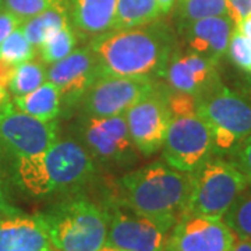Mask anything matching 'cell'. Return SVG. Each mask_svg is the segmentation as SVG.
<instances>
[{"label": "cell", "mask_w": 251, "mask_h": 251, "mask_svg": "<svg viewBox=\"0 0 251 251\" xmlns=\"http://www.w3.org/2000/svg\"><path fill=\"white\" fill-rule=\"evenodd\" d=\"M176 39L165 21L140 27L112 29L91 39L88 46L100 77H165Z\"/></svg>", "instance_id": "6da1fadb"}, {"label": "cell", "mask_w": 251, "mask_h": 251, "mask_svg": "<svg viewBox=\"0 0 251 251\" xmlns=\"http://www.w3.org/2000/svg\"><path fill=\"white\" fill-rule=\"evenodd\" d=\"M7 172L21 193L45 200L82 191L95 177L97 162L78 140L56 138L45 152L18 159Z\"/></svg>", "instance_id": "7a4b0ae2"}, {"label": "cell", "mask_w": 251, "mask_h": 251, "mask_svg": "<svg viewBox=\"0 0 251 251\" xmlns=\"http://www.w3.org/2000/svg\"><path fill=\"white\" fill-rule=\"evenodd\" d=\"M190 190L191 173L156 161L122 176L119 194L113 198L135 214L172 230L186 212Z\"/></svg>", "instance_id": "3957f363"}, {"label": "cell", "mask_w": 251, "mask_h": 251, "mask_svg": "<svg viewBox=\"0 0 251 251\" xmlns=\"http://www.w3.org/2000/svg\"><path fill=\"white\" fill-rule=\"evenodd\" d=\"M36 215L45 225L56 251H98L106 244V206L81 191L57 197Z\"/></svg>", "instance_id": "277c9868"}, {"label": "cell", "mask_w": 251, "mask_h": 251, "mask_svg": "<svg viewBox=\"0 0 251 251\" xmlns=\"http://www.w3.org/2000/svg\"><path fill=\"white\" fill-rule=\"evenodd\" d=\"M247 186L249 180L234 163L214 155L191 172V190L184 214L222 219Z\"/></svg>", "instance_id": "5b68a950"}, {"label": "cell", "mask_w": 251, "mask_h": 251, "mask_svg": "<svg viewBox=\"0 0 251 251\" xmlns=\"http://www.w3.org/2000/svg\"><path fill=\"white\" fill-rule=\"evenodd\" d=\"M197 113L211 130L215 155L227 156L251 134V102L222 82L197 98Z\"/></svg>", "instance_id": "8992f818"}, {"label": "cell", "mask_w": 251, "mask_h": 251, "mask_svg": "<svg viewBox=\"0 0 251 251\" xmlns=\"http://www.w3.org/2000/svg\"><path fill=\"white\" fill-rule=\"evenodd\" d=\"M75 131L94 161L103 166L128 168L140 158L128 131L126 115L99 117L82 115L75 123Z\"/></svg>", "instance_id": "52a82bcc"}, {"label": "cell", "mask_w": 251, "mask_h": 251, "mask_svg": "<svg viewBox=\"0 0 251 251\" xmlns=\"http://www.w3.org/2000/svg\"><path fill=\"white\" fill-rule=\"evenodd\" d=\"M57 123L42 122L18 110L10 100L0 108V165L45 152L56 141Z\"/></svg>", "instance_id": "ba28073f"}, {"label": "cell", "mask_w": 251, "mask_h": 251, "mask_svg": "<svg viewBox=\"0 0 251 251\" xmlns=\"http://www.w3.org/2000/svg\"><path fill=\"white\" fill-rule=\"evenodd\" d=\"M162 153L166 163L187 173L215 155L211 130L197 110L172 115Z\"/></svg>", "instance_id": "9c48e42d"}, {"label": "cell", "mask_w": 251, "mask_h": 251, "mask_svg": "<svg viewBox=\"0 0 251 251\" xmlns=\"http://www.w3.org/2000/svg\"><path fill=\"white\" fill-rule=\"evenodd\" d=\"M159 84L150 77H100L81 99L82 115L110 117L126 115Z\"/></svg>", "instance_id": "30bf717a"}, {"label": "cell", "mask_w": 251, "mask_h": 251, "mask_svg": "<svg viewBox=\"0 0 251 251\" xmlns=\"http://www.w3.org/2000/svg\"><path fill=\"white\" fill-rule=\"evenodd\" d=\"M109 226L106 246L127 251H166L171 230L135 214L115 198L105 202Z\"/></svg>", "instance_id": "8fae6325"}, {"label": "cell", "mask_w": 251, "mask_h": 251, "mask_svg": "<svg viewBox=\"0 0 251 251\" xmlns=\"http://www.w3.org/2000/svg\"><path fill=\"white\" fill-rule=\"evenodd\" d=\"M99 78L98 63L88 45L74 49L59 62L49 64L46 80L57 87L60 92L62 112L70 116L80 106L81 99Z\"/></svg>", "instance_id": "7c38bea8"}, {"label": "cell", "mask_w": 251, "mask_h": 251, "mask_svg": "<svg viewBox=\"0 0 251 251\" xmlns=\"http://www.w3.org/2000/svg\"><path fill=\"white\" fill-rule=\"evenodd\" d=\"M171 119L166 90L161 85L126 112L128 131L140 153L150 156L161 150Z\"/></svg>", "instance_id": "4fadbf2b"}, {"label": "cell", "mask_w": 251, "mask_h": 251, "mask_svg": "<svg viewBox=\"0 0 251 251\" xmlns=\"http://www.w3.org/2000/svg\"><path fill=\"white\" fill-rule=\"evenodd\" d=\"M236 234L224 219L184 214L172 227L166 250L230 251Z\"/></svg>", "instance_id": "5bb4252c"}, {"label": "cell", "mask_w": 251, "mask_h": 251, "mask_svg": "<svg viewBox=\"0 0 251 251\" xmlns=\"http://www.w3.org/2000/svg\"><path fill=\"white\" fill-rule=\"evenodd\" d=\"M165 78L169 90L190 94L196 98L221 84L216 64L191 52L172 54Z\"/></svg>", "instance_id": "9a60e30c"}, {"label": "cell", "mask_w": 251, "mask_h": 251, "mask_svg": "<svg viewBox=\"0 0 251 251\" xmlns=\"http://www.w3.org/2000/svg\"><path fill=\"white\" fill-rule=\"evenodd\" d=\"M234 25L230 16H216L188 23L179 28L187 52L197 53L218 64L227 52Z\"/></svg>", "instance_id": "2e32d148"}, {"label": "cell", "mask_w": 251, "mask_h": 251, "mask_svg": "<svg viewBox=\"0 0 251 251\" xmlns=\"http://www.w3.org/2000/svg\"><path fill=\"white\" fill-rule=\"evenodd\" d=\"M0 251H54L45 225L23 211L0 218Z\"/></svg>", "instance_id": "e0dca14e"}, {"label": "cell", "mask_w": 251, "mask_h": 251, "mask_svg": "<svg viewBox=\"0 0 251 251\" xmlns=\"http://www.w3.org/2000/svg\"><path fill=\"white\" fill-rule=\"evenodd\" d=\"M117 0H66L77 36L94 39L112 31Z\"/></svg>", "instance_id": "ac0fdd59"}, {"label": "cell", "mask_w": 251, "mask_h": 251, "mask_svg": "<svg viewBox=\"0 0 251 251\" xmlns=\"http://www.w3.org/2000/svg\"><path fill=\"white\" fill-rule=\"evenodd\" d=\"M13 105L29 116L42 122H52L62 112L60 92L50 81H45L39 88L23 97H14Z\"/></svg>", "instance_id": "d6986e66"}, {"label": "cell", "mask_w": 251, "mask_h": 251, "mask_svg": "<svg viewBox=\"0 0 251 251\" xmlns=\"http://www.w3.org/2000/svg\"><path fill=\"white\" fill-rule=\"evenodd\" d=\"M67 24H70V18L66 0H57L52 7L45 10L44 13L25 20L21 25V29L28 42L38 52V49L49 36Z\"/></svg>", "instance_id": "ffe728a7"}, {"label": "cell", "mask_w": 251, "mask_h": 251, "mask_svg": "<svg viewBox=\"0 0 251 251\" xmlns=\"http://www.w3.org/2000/svg\"><path fill=\"white\" fill-rule=\"evenodd\" d=\"M162 14L158 0H117L112 29L145 25L159 20Z\"/></svg>", "instance_id": "44dd1931"}, {"label": "cell", "mask_w": 251, "mask_h": 251, "mask_svg": "<svg viewBox=\"0 0 251 251\" xmlns=\"http://www.w3.org/2000/svg\"><path fill=\"white\" fill-rule=\"evenodd\" d=\"M216 16H229L227 0H179L177 1V28L188 23Z\"/></svg>", "instance_id": "7402d4cb"}, {"label": "cell", "mask_w": 251, "mask_h": 251, "mask_svg": "<svg viewBox=\"0 0 251 251\" xmlns=\"http://www.w3.org/2000/svg\"><path fill=\"white\" fill-rule=\"evenodd\" d=\"M46 81V67L42 60H28L16 66L9 90L14 97H23L39 88Z\"/></svg>", "instance_id": "603a6c76"}, {"label": "cell", "mask_w": 251, "mask_h": 251, "mask_svg": "<svg viewBox=\"0 0 251 251\" xmlns=\"http://www.w3.org/2000/svg\"><path fill=\"white\" fill-rule=\"evenodd\" d=\"M78 36L72 24H67L59 31L53 32L38 49V54L45 64H53L64 59L75 49Z\"/></svg>", "instance_id": "cb8c5ba5"}, {"label": "cell", "mask_w": 251, "mask_h": 251, "mask_svg": "<svg viewBox=\"0 0 251 251\" xmlns=\"http://www.w3.org/2000/svg\"><path fill=\"white\" fill-rule=\"evenodd\" d=\"M224 222L240 239H251V184L243 190L224 215Z\"/></svg>", "instance_id": "d4e9b609"}, {"label": "cell", "mask_w": 251, "mask_h": 251, "mask_svg": "<svg viewBox=\"0 0 251 251\" xmlns=\"http://www.w3.org/2000/svg\"><path fill=\"white\" fill-rule=\"evenodd\" d=\"M36 53L35 48L28 42L21 27L14 29L0 45V59L16 66L35 59Z\"/></svg>", "instance_id": "484cf974"}, {"label": "cell", "mask_w": 251, "mask_h": 251, "mask_svg": "<svg viewBox=\"0 0 251 251\" xmlns=\"http://www.w3.org/2000/svg\"><path fill=\"white\" fill-rule=\"evenodd\" d=\"M226 54L239 69L251 74V41L242 35L236 28L229 41Z\"/></svg>", "instance_id": "4316f807"}, {"label": "cell", "mask_w": 251, "mask_h": 251, "mask_svg": "<svg viewBox=\"0 0 251 251\" xmlns=\"http://www.w3.org/2000/svg\"><path fill=\"white\" fill-rule=\"evenodd\" d=\"M57 0H1V6L21 20H28L52 7Z\"/></svg>", "instance_id": "83f0119b"}, {"label": "cell", "mask_w": 251, "mask_h": 251, "mask_svg": "<svg viewBox=\"0 0 251 251\" xmlns=\"http://www.w3.org/2000/svg\"><path fill=\"white\" fill-rule=\"evenodd\" d=\"M229 161L242 172L251 184V134L246 137L242 143L227 155Z\"/></svg>", "instance_id": "f1b7e54d"}, {"label": "cell", "mask_w": 251, "mask_h": 251, "mask_svg": "<svg viewBox=\"0 0 251 251\" xmlns=\"http://www.w3.org/2000/svg\"><path fill=\"white\" fill-rule=\"evenodd\" d=\"M23 23H24V20L17 17L11 11L4 9L3 6H0V45L14 29L21 27Z\"/></svg>", "instance_id": "f546056e"}, {"label": "cell", "mask_w": 251, "mask_h": 251, "mask_svg": "<svg viewBox=\"0 0 251 251\" xmlns=\"http://www.w3.org/2000/svg\"><path fill=\"white\" fill-rule=\"evenodd\" d=\"M229 16L237 25L242 20L251 14V0H227Z\"/></svg>", "instance_id": "4dcf8cb0"}, {"label": "cell", "mask_w": 251, "mask_h": 251, "mask_svg": "<svg viewBox=\"0 0 251 251\" xmlns=\"http://www.w3.org/2000/svg\"><path fill=\"white\" fill-rule=\"evenodd\" d=\"M18 212H21V209L11 202L9 193H7L6 186H4V181L0 180V218L14 215Z\"/></svg>", "instance_id": "1f68e13d"}, {"label": "cell", "mask_w": 251, "mask_h": 251, "mask_svg": "<svg viewBox=\"0 0 251 251\" xmlns=\"http://www.w3.org/2000/svg\"><path fill=\"white\" fill-rule=\"evenodd\" d=\"M14 70H16V64H11L0 59V88L9 90Z\"/></svg>", "instance_id": "d6a6232c"}, {"label": "cell", "mask_w": 251, "mask_h": 251, "mask_svg": "<svg viewBox=\"0 0 251 251\" xmlns=\"http://www.w3.org/2000/svg\"><path fill=\"white\" fill-rule=\"evenodd\" d=\"M236 29L244 35L249 41H251V14L250 16H247V17L242 20L237 25H236Z\"/></svg>", "instance_id": "836d02e7"}, {"label": "cell", "mask_w": 251, "mask_h": 251, "mask_svg": "<svg viewBox=\"0 0 251 251\" xmlns=\"http://www.w3.org/2000/svg\"><path fill=\"white\" fill-rule=\"evenodd\" d=\"M230 251H251V239L236 237V242L232 246Z\"/></svg>", "instance_id": "e575fe53"}, {"label": "cell", "mask_w": 251, "mask_h": 251, "mask_svg": "<svg viewBox=\"0 0 251 251\" xmlns=\"http://www.w3.org/2000/svg\"><path fill=\"white\" fill-rule=\"evenodd\" d=\"M158 3H159V6H161L163 14H168L172 10V7L175 6L176 0H158Z\"/></svg>", "instance_id": "d590c367"}, {"label": "cell", "mask_w": 251, "mask_h": 251, "mask_svg": "<svg viewBox=\"0 0 251 251\" xmlns=\"http://www.w3.org/2000/svg\"><path fill=\"white\" fill-rule=\"evenodd\" d=\"M10 102V95L7 90L4 88H0V108H3L4 105H7Z\"/></svg>", "instance_id": "8d00e7d4"}, {"label": "cell", "mask_w": 251, "mask_h": 251, "mask_svg": "<svg viewBox=\"0 0 251 251\" xmlns=\"http://www.w3.org/2000/svg\"><path fill=\"white\" fill-rule=\"evenodd\" d=\"M244 97L251 102V80L247 82V85H246V88H244Z\"/></svg>", "instance_id": "74e56055"}, {"label": "cell", "mask_w": 251, "mask_h": 251, "mask_svg": "<svg viewBox=\"0 0 251 251\" xmlns=\"http://www.w3.org/2000/svg\"><path fill=\"white\" fill-rule=\"evenodd\" d=\"M98 251H127V250H123V249H117V247H112V246H103L102 249H99Z\"/></svg>", "instance_id": "f35d334b"}, {"label": "cell", "mask_w": 251, "mask_h": 251, "mask_svg": "<svg viewBox=\"0 0 251 251\" xmlns=\"http://www.w3.org/2000/svg\"><path fill=\"white\" fill-rule=\"evenodd\" d=\"M1 175H3V172H1V169H0V180H1ZM3 181V180H1Z\"/></svg>", "instance_id": "ab89813d"}, {"label": "cell", "mask_w": 251, "mask_h": 251, "mask_svg": "<svg viewBox=\"0 0 251 251\" xmlns=\"http://www.w3.org/2000/svg\"><path fill=\"white\" fill-rule=\"evenodd\" d=\"M0 6H1V0H0Z\"/></svg>", "instance_id": "60d3db41"}, {"label": "cell", "mask_w": 251, "mask_h": 251, "mask_svg": "<svg viewBox=\"0 0 251 251\" xmlns=\"http://www.w3.org/2000/svg\"><path fill=\"white\" fill-rule=\"evenodd\" d=\"M166 251H173V250H166Z\"/></svg>", "instance_id": "b9f144b4"}, {"label": "cell", "mask_w": 251, "mask_h": 251, "mask_svg": "<svg viewBox=\"0 0 251 251\" xmlns=\"http://www.w3.org/2000/svg\"><path fill=\"white\" fill-rule=\"evenodd\" d=\"M54 251H56V250H54Z\"/></svg>", "instance_id": "7bdbcfd3"}]
</instances>
